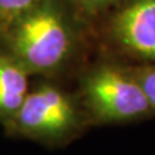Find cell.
Listing matches in <instances>:
<instances>
[{
	"label": "cell",
	"mask_w": 155,
	"mask_h": 155,
	"mask_svg": "<svg viewBox=\"0 0 155 155\" xmlns=\"http://www.w3.org/2000/svg\"><path fill=\"white\" fill-rule=\"evenodd\" d=\"M84 101L98 123H123L153 113L136 76L113 66H102L84 81Z\"/></svg>",
	"instance_id": "3957f363"
},
{
	"label": "cell",
	"mask_w": 155,
	"mask_h": 155,
	"mask_svg": "<svg viewBox=\"0 0 155 155\" xmlns=\"http://www.w3.org/2000/svg\"><path fill=\"white\" fill-rule=\"evenodd\" d=\"M11 43L19 65L27 71L47 72L67 58L71 34L57 8L40 4L14 21Z\"/></svg>",
	"instance_id": "6da1fadb"
},
{
	"label": "cell",
	"mask_w": 155,
	"mask_h": 155,
	"mask_svg": "<svg viewBox=\"0 0 155 155\" xmlns=\"http://www.w3.org/2000/svg\"><path fill=\"white\" fill-rule=\"evenodd\" d=\"M111 32L124 49L155 62V0H129L113 18Z\"/></svg>",
	"instance_id": "277c9868"
},
{
	"label": "cell",
	"mask_w": 155,
	"mask_h": 155,
	"mask_svg": "<svg viewBox=\"0 0 155 155\" xmlns=\"http://www.w3.org/2000/svg\"><path fill=\"white\" fill-rule=\"evenodd\" d=\"M27 93V70L16 60L0 56V119L8 123Z\"/></svg>",
	"instance_id": "5b68a950"
},
{
	"label": "cell",
	"mask_w": 155,
	"mask_h": 155,
	"mask_svg": "<svg viewBox=\"0 0 155 155\" xmlns=\"http://www.w3.org/2000/svg\"><path fill=\"white\" fill-rule=\"evenodd\" d=\"M136 78L142 87L153 113H155V66L142 67L141 70H138Z\"/></svg>",
	"instance_id": "52a82bcc"
},
{
	"label": "cell",
	"mask_w": 155,
	"mask_h": 155,
	"mask_svg": "<svg viewBox=\"0 0 155 155\" xmlns=\"http://www.w3.org/2000/svg\"><path fill=\"white\" fill-rule=\"evenodd\" d=\"M119 2L120 0H76L78 5L83 9L85 13H89V14H97L105 11V9L115 5Z\"/></svg>",
	"instance_id": "ba28073f"
},
{
	"label": "cell",
	"mask_w": 155,
	"mask_h": 155,
	"mask_svg": "<svg viewBox=\"0 0 155 155\" xmlns=\"http://www.w3.org/2000/svg\"><path fill=\"white\" fill-rule=\"evenodd\" d=\"M81 124L83 118L72 100L51 85L27 93L16 115L7 123L13 133L51 145L74 137Z\"/></svg>",
	"instance_id": "7a4b0ae2"
},
{
	"label": "cell",
	"mask_w": 155,
	"mask_h": 155,
	"mask_svg": "<svg viewBox=\"0 0 155 155\" xmlns=\"http://www.w3.org/2000/svg\"><path fill=\"white\" fill-rule=\"evenodd\" d=\"M39 0H0V22L12 23L31 8Z\"/></svg>",
	"instance_id": "8992f818"
}]
</instances>
